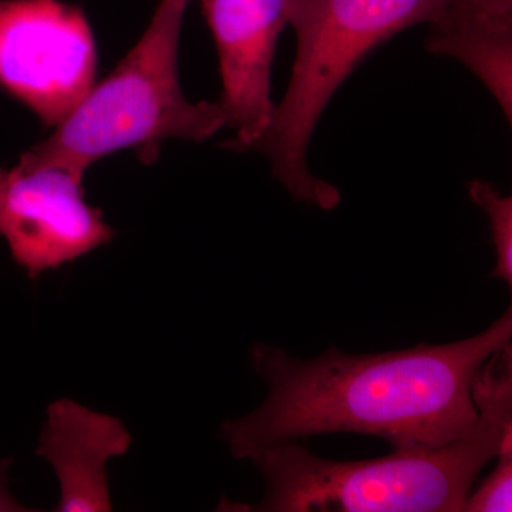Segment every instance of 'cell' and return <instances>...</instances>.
Segmentation results:
<instances>
[{
    "label": "cell",
    "mask_w": 512,
    "mask_h": 512,
    "mask_svg": "<svg viewBox=\"0 0 512 512\" xmlns=\"http://www.w3.org/2000/svg\"><path fill=\"white\" fill-rule=\"evenodd\" d=\"M191 2L160 0L146 32L116 69L20 160L84 175L110 154L130 148L151 164L164 141L202 143L227 127L220 103H194L181 90L178 52Z\"/></svg>",
    "instance_id": "obj_3"
},
{
    "label": "cell",
    "mask_w": 512,
    "mask_h": 512,
    "mask_svg": "<svg viewBox=\"0 0 512 512\" xmlns=\"http://www.w3.org/2000/svg\"><path fill=\"white\" fill-rule=\"evenodd\" d=\"M448 5L450 0H289L288 25L296 35L291 79L251 151L268 158L293 200L325 211L338 207V188L308 167L309 144L323 111L372 50L403 30L439 22Z\"/></svg>",
    "instance_id": "obj_4"
},
{
    "label": "cell",
    "mask_w": 512,
    "mask_h": 512,
    "mask_svg": "<svg viewBox=\"0 0 512 512\" xmlns=\"http://www.w3.org/2000/svg\"><path fill=\"white\" fill-rule=\"evenodd\" d=\"M131 434L123 421L70 399L47 407L36 456L55 470L60 501L55 511H111L107 464L128 453Z\"/></svg>",
    "instance_id": "obj_8"
},
{
    "label": "cell",
    "mask_w": 512,
    "mask_h": 512,
    "mask_svg": "<svg viewBox=\"0 0 512 512\" xmlns=\"http://www.w3.org/2000/svg\"><path fill=\"white\" fill-rule=\"evenodd\" d=\"M476 426L440 447L393 448L372 460H329L299 441L252 460L266 493L256 512H460L478 474L500 454H512V362L495 356L471 383Z\"/></svg>",
    "instance_id": "obj_2"
},
{
    "label": "cell",
    "mask_w": 512,
    "mask_h": 512,
    "mask_svg": "<svg viewBox=\"0 0 512 512\" xmlns=\"http://www.w3.org/2000/svg\"><path fill=\"white\" fill-rule=\"evenodd\" d=\"M217 46L221 107L234 140L224 147L251 151L274 117L272 63L289 0H200Z\"/></svg>",
    "instance_id": "obj_7"
},
{
    "label": "cell",
    "mask_w": 512,
    "mask_h": 512,
    "mask_svg": "<svg viewBox=\"0 0 512 512\" xmlns=\"http://www.w3.org/2000/svg\"><path fill=\"white\" fill-rule=\"evenodd\" d=\"M468 197L487 215L493 241L495 266L491 276L512 288V198L500 194L493 184L473 180L467 184Z\"/></svg>",
    "instance_id": "obj_10"
},
{
    "label": "cell",
    "mask_w": 512,
    "mask_h": 512,
    "mask_svg": "<svg viewBox=\"0 0 512 512\" xmlns=\"http://www.w3.org/2000/svg\"><path fill=\"white\" fill-rule=\"evenodd\" d=\"M497 467L474 493L467 495L461 512L512 511V454H500Z\"/></svg>",
    "instance_id": "obj_11"
},
{
    "label": "cell",
    "mask_w": 512,
    "mask_h": 512,
    "mask_svg": "<svg viewBox=\"0 0 512 512\" xmlns=\"http://www.w3.org/2000/svg\"><path fill=\"white\" fill-rule=\"evenodd\" d=\"M512 340L511 306L484 332L447 345L372 355L330 348L313 359L256 343L252 369L268 386L261 406L224 421L220 437L237 460L333 433L363 434L392 448L440 447L476 426L471 383Z\"/></svg>",
    "instance_id": "obj_1"
},
{
    "label": "cell",
    "mask_w": 512,
    "mask_h": 512,
    "mask_svg": "<svg viewBox=\"0 0 512 512\" xmlns=\"http://www.w3.org/2000/svg\"><path fill=\"white\" fill-rule=\"evenodd\" d=\"M97 49L82 9L60 0H0V87L55 128L89 93Z\"/></svg>",
    "instance_id": "obj_5"
},
{
    "label": "cell",
    "mask_w": 512,
    "mask_h": 512,
    "mask_svg": "<svg viewBox=\"0 0 512 512\" xmlns=\"http://www.w3.org/2000/svg\"><path fill=\"white\" fill-rule=\"evenodd\" d=\"M440 20L512 26V0H450Z\"/></svg>",
    "instance_id": "obj_12"
},
{
    "label": "cell",
    "mask_w": 512,
    "mask_h": 512,
    "mask_svg": "<svg viewBox=\"0 0 512 512\" xmlns=\"http://www.w3.org/2000/svg\"><path fill=\"white\" fill-rule=\"evenodd\" d=\"M83 180L60 165L0 167V237L30 279L114 238L100 208L87 204Z\"/></svg>",
    "instance_id": "obj_6"
},
{
    "label": "cell",
    "mask_w": 512,
    "mask_h": 512,
    "mask_svg": "<svg viewBox=\"0 0 512 512\" xmlns=\"http://www.w3.org/2000/svg\"><path fill=\"white\" fill-rule=\"evenodd\" d=\"M426 47L467 66L512 121V26L440 22L430 25Z\"/></svg>",
    "instance_id": "obj_9"
},
{
    "label": "cell",
    "mask_w": 512,
    "mask_h": 512,
    "mask_svg": "<svg viewBox=\"0 0 512 512\" xmlns=\"http://www.w3.org/2000/svg\"><path fill=\"white\" fill-rule=\"evenodd\" d=\"M12 464V458L0 460V512H20L30 511L29 508L23 507L13 498L8 488V470Z\"/></svg>",
    "instance_id": "obj_13"
}]
</instances>
